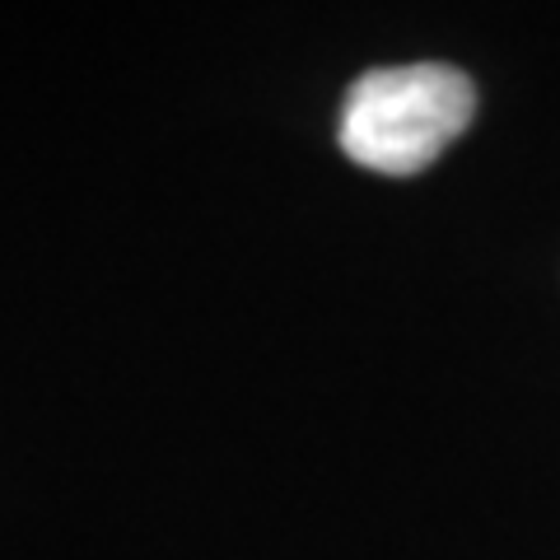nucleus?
<instances>
[{
    "label": "nucleus",
    "mask_w": 560,
    "mask_h": 560,
    "mask_svg": "<svg viewBox=\"0 0 560 560\" xmlns=\"http://www.w3.org/2000/svg\"><path fill=\"white\" fill-rule=\"evenodd\" d=\"M471 113H477V84L458 66H383L346 90L337 136L360 168L407 178L440 160L467 131Z\"/></svg>",
    "instance_id": "obj_1"
}]
</instances>
